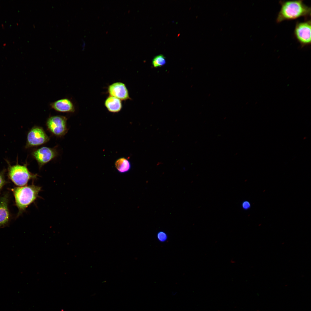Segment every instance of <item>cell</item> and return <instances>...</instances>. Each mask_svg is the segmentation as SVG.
<instances>
[{
  "label": "cell",
  "mask_w": 311,
  "mask_h": 311,
  "mask_svg": "<svg viewBox=\"0 0 311 311\" xmlns=\"http://www.w3.org/2000/svg\"><path fill=\"white\" fill-rule=\"evenodd\" d=\"M51 108L55 111L63 113H73L75 108L72 102L67 98L59 99L50 104Z\"/></svg>",
  "instance_id": "cell-10"
},
{
  "label": "cell",
  "mask_w": 311,
  "mask_h": 311,
  "mask_svg": "<svg viewBox=\"0 0 311 311\" xmlns=\"http://www.w3.org/2000/svg\"><path fill=\"white\" fill-rule=\"evenodd\" d=\"M279 3L281 7L276 18L277 23L301 17H304L305 20L310 18L311 7L303 0L280 1Z\"/></svg>",
  "instance_id": "cell-1"
},
{
  "label": "cell",
  "mask_w": 311,
  "mask_h": 311,
  "mask_svg": "<svg viewBox=\"0 0 311 311\" xmlns=\"http://www.w3.org/2000/svg\"><path fill=\"white\" fill-rule=\"evenodd\" d=\"M311 24L310 19L296 23L293 35L301 48L311 44Z\"/></svg>",
  "instance_id": "cell-4"
},
{
  "label": "cell",
  "mask_w": 311,
  "mask_h": 311,
  "mask_svg": "<svg viewBox=\"0 0 311 311\" xmlns=\"http://www.w3.org/2000/svg\"><path fill=\"white\" fill-rule=\"evenodd\" d=\"M5 170H4L0 172V191L7 182L5 179Z\"/></svg>",
  "instance_id": "cell-15"
},
{
  "label": "cell",
  "mask_w": 311,
  "mask_h": 311,
  "mask_svg": "<svg viewBox=\"0 0 311 311\" xmlns=\"http://www.w3.org/2000/svg\"><path fill=\"white\" fill-rule=\"evenodd\" d=\"M115 165L118 172L122 173L128 172L131 168L130 161L124 158H120L117 160L115 162Z\"/></svg>",
  "instance_id": "cell-12"
},
{
  "label": "cell",
  "mask_w": 311,
  "mask_h": 311,
  "mask_svg": "<svg viewBox=\"0 0 311 311\" xmlns=\"http://www.w3.org/2000/svg\"><path fill=\"white\" fill-rule=\"evenodd\" d=\"M8 176L15 184L22 187L26 185L30 180L36 178L37 175L30 172L26 164L21 165L17 164L13 166L9 164Z\"/></svg>",
  "instance_id": "cell-3"
},
{
  "label": "cell",
  "mask_w": 311,
  "mask_h": 311,
  "mask_svg": "<svg viewBox=\"0 0 311 311\" xmlns=\"http://www.w3.org/2000/svg\"><path fill=\"white\" fill-rule=\"evenodd\" d=\"M166 63L165 57L163 55L160 54L156 56L153 59L152 64L154 67H160Z\"/></svg>",
  "instance_id": "cell-13"
},
{
  "label": "cell",
  "mask_w": 311,
  "mask_h": 311,
  "mask_svg": "<svg viewBox=\"0 0 311 311\" xmlns=\"http://www.w3.org/2000/svg\"><path fill=\"white\" fill-rule=\"evenodd\" d=\"M58 153L52 148L43 147L34 151L32 155L37 161L40 168L56 157Z\"/></svg>",
  "instance_id": "cell-7"
},
{
  "label": "cell",
  "mask_w": 311,
  "mask_h": 311,
  "mask_svg": "<svg viewBox=\"0 0 311 311\" xmlns=\"http://www.w3.org/2000/svg\"><path fill=\"white\" fill-rule=\"evenodd\" d=\"M242 207L244 209L247 210L250 207L251 204L248 201H245L242 203Z\"/></svg>",
  "instance_id": "cell-16"
},
{
  "label": "cell",
  "mask_w": 311,
  "mask_h": 311,
  "mask_svg": "<svg viewBox=\"0 0 311 311\" xmlns=\"http://www.w3.org/2000/svg\"><path fill=\"white\" fill-rule=\"evenodd\" d=\"M157 237L159 241L162 242H165L168 238L166 233L162 231H160L158 233Z\"/></svg>",
  "instance_id": "cell-14"
},
{
  "label": "cell",
  "mask_w": 311,
  "mask_h": 311,
  "mask_svg": "<svg viewBox=\"0 0 311 311\" xmlns=\"http://www.w3.org/2000/svg\"><path fill=\"white\" fill-rule=\"evenodd\" d=\"M41 187L31 184L12 189L15 199L16 205L18 209V215L34 202L41 190Z\"/></svg>",
  "instance_id": "cell-2"
},
{
  "label": "cell",
  "mask_w": 311,
  "mask_h": 311,
  "mask_svg": "<svg viewBox=\"0 0 311 311\" xmlns=\"http://www.w3.org/2000/svg\"><path fill=\"white\" fill-rule=\"evenodd\" d=\"M104 105L109 111L113 113L120 112L122 107L121 100L110 96L106 98L105 101Z\"/></svg>",
  "instance_id": "cell-11"
},
{
  "label": "cell",
  "mask_w": 311,
  "mask_h": 311,
  "mask_svg": "<svg viewBox=\"0 0 311 311\" xmlns=\"http://www.w3.org/2000/svg\"><path fill=\"white\" fill-rule=\"evenodd\" d=\"M107 90L109 96L116 97L121 100L130 99L128 89L126 85L123 82L113 83L108 86Z\"/></svg>",
  "instance_id": "cell-8"
},
{
  "label": "cell",
  "mask_w": 311,
  "mask_h": 311,
  "mask_svg": "<svg viewBox=\"0 0 311 311\" xmlns=\"http://www.w3.org/2000/svg\"><path fill=\"white\" fill-rule=\"evenodd\" d=\"M49 140V137L42 127L35 126L28 132L25 147L29 148L40 145Z\"/></svg>",
  "instance_id": "cell-5"
},
{
  "label": "cell",
  "mask_w": 311,
  "mask_h": 311,
  "mask_svg": "<svg viewBox=\"0 0 311 311\" xmlns=\"http://www.w3.org/2000/svg\"><path fill=\"white\" fill-rule=\"evenodd\" d=\"M67 119L61 115H54L50 117L46 121V126L48 130L55 136H64L67 131Z\"/></svg>",
  "instance_id": "cell-6"
},
{
  "label": "cell",
  "mask_w": 311,
  "mask_h": 311,
  "mask_svg": "<svg viewBox=\"0 0 311 311\" xmlns=\"http://www.w3.org/2000/svg\"><path fill=\"white\" fill-rule=\"evenodd\" d=\"M9 196L7 193L0 198V228L7 226L10 220L11 215L8 208Z\"/></svg>",
  "instance_id": "cell-9"
}]
</instances>
